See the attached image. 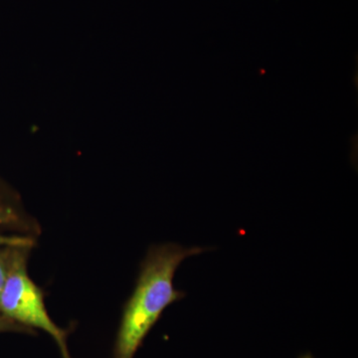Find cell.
<instances>
[{"instance_id":"3957f363","label":"cell","mask_w":358,"mask_h":358,"mask_svg":"<svg viewBox=\"0 0 358 358\" xmlns=\"http://www.w3.org/2000/svg\"><path fill=\"white\" fill-rule=\"evenodd\" d=\"M30 241L23 238H9L0 236V245H8V246L21 247L26 248L29 246Z\"/></svg>"},{"instance_id":"277c9868","label":"cell","mask_w":358,"mask_h":358,"mask_svg":"<svg viewBox=\"0 0 358 358\" xmlns=\"http://www.w3.org/2000/svg\"><path fill=\"white\" fill-rule=\"evenodd\" d=\"M7 273H8V268H7L6 261L0 256V294H1L4 284H6Z\"/></svg>"},{"instance_id":"7a4b0ae2","label":"cell","mask_w":358,"mask_h":358,"mask_svg":"<svg viewBox=\"0 0 358 358\" xmlns=\"http://www.w3.org/2000/svg\"><path fill=\"white\" fill-rule=\"evenodd\" d=\"M0 310L20 324L39 329L57 343L63 358H71L67 333L52 320L47 313L43 294L32 282L25 267L24 256L16 257L0 294Z\"/></svg>"},{"instance_id":"6da1fadb","label":"cell","mask_w":358,"mask_h":358,"mask_svg":"<svg viewBox=\"0 0 358 358\" xmlns=\"http://www.w3.org/2000/svg\"><path fill=\"white\" fill-rule=\"evenodd\" d=\"M209 250L176 243L159 245L150 249L141 264L136 288L122 315L114 358H134L164 310L185 296V293L174 288V275L179 266L185 259Z\"/></svg>"},{"instance_id":"5b68a950","label":"cell","mask_w":358,"mask_h":358,"mask_svg":"<svg viewBox=\"0 0 358 358\" xmlns=\"http://www.w3.org/2000/svg\"><path fill=\"white\" fill-rule=\"evenodd\" d=\"M300 358H313L310 353H306V355H301Z\"/></svg>"},{"instance_id":"8992f818","label":"cell","mask_w":358,"mask_h":358,"mask_svg":"<svg viewBox=\"0 0 358 358\" xmlns=\"http://www.w3.org/2000/svg\"><path fill=\"white\" fill-rule=\"evenodd\" d=\"M3 329V326H2L1 324H0V329Z\"/></svg>"}]
</instances>
